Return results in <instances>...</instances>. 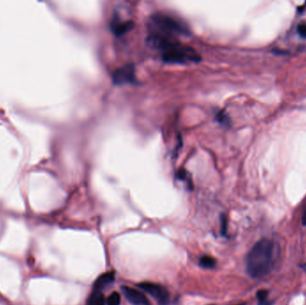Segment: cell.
I'll return each mask as SVG.
<instances>
[{
    "instance_id": "cell-12",
    "label": "cell",
    "mask_w": 306,
    "mask_h": 305,
    "mask_svg": "<svg viewBox=\"0 0 306 305\" xmlns=\"http://www.w3.org/2000/svg\"><path fill=\"white\" fill-rule=\"evenodd\" d=\"M120 303H121V296L117 292L112 293L106 301L107 305H120Z\"/></svg>"
},
{
    "instance_id": "cell-14",
    "label": "cell",
    "mask_w": 306,
    "mask_h": 305,
    "mask_svg": "<svg viewBox=\"0 0 306 305\" xmlns=\"http://www.w3.org/2000/svg\"><path fill=\"white\" fill-rule=\"evenodd\" d=\"M228 232V220L225 215L221 216V233L222 235H226Z\"/></svg>"
},
{
    "instance_id": "cell-2",
    "label": "cell",
    "mask_w": 306,
    "mask_h": 305,
    "mask_svg": "<svg viewBox=\"0 0 306 305\" xmlns=\"http://www.w3.org/2000/svg\"><path fill=\"white\" fill-rule=\"evenodd\" d=\"M148 43L160 53L163 61L169 64L196 63L200 55L193 48L177 41L176 38L150 34Z\"/></svg>"
},
{
    "instance_id": "cell-10",
    "label": "cell",
    "mask_w": 306,
    "mask_h": 305,
    "mask_svg": "<svg viewBox=\"0 0 306 305\" xmlns=\"http://www.w3.org/2000/svg\"><path fill=\"white\" fill-rule=\"evenodd\" d=\"M256 296L258 305H272V303L269 300V292L265 289L257 292Z\"/></svg>"
},
{
    "instance_id": "cell-1",
    "label": "cell",
    "mask_w": 306,
    "mask_h": 305,
    "mask_svg": "<svg viewBox=\"0 0 306 305\" xmlns=\"http://www.w3.org/2000/svg\"><path fill=\"white\" fill-rule=\"evenodd\" d=\"M279 256V245L271 239L263 238L257 242L246 257V270L252 278H262L274 269Z\"/></svg>"
},
{
    "instance_id": "cell-18",
    "label": "cell",
    "mask_w": 306,
    "mask_h": 305,
    "mask_svg": "<svg viewBox=\"0 0 306 305\" xmlns=\"http://www.w3.org/2000/svg\"><path fill=\"white\" fill-rule=\"evenodd\" d=\"M301 267L302 268H303V269H304V270H306V264L301 265Z\"/></svg>"
},
{
    "instance_id": "cell-5",
    "label": "cell",
    "mask_w": 306,
    "mask_h": 305,
    "mask_svg": "<svg viewBox=\"0 0 306 305\" xmlns=\"http://www.w3.org/2000/svg\"><path fill=\"white\" fill-rule=\"evenodd\" d=\"M135 81L136 77H135V67L131 64L118 68L113 74V81L118 85L134 83Z\"/></svg>"
},
{
    "instance_id": "cell-13",
    "label": "cell",
    "mask_w": 306,
    "mask_h": 305,
    "mask_svg": "<svg viewBox=\"0 0 306 305\" xmlns=\"http://www.w3.org/2000/svg\"><path fill=\"white\" fill-rule=\"evenodd\" d=\"M217 120L219 123H221V124H223V125H226V124H228L229 121H230V119H229V117L228 116L226 115L225 113L222 112L221 111L220 113H218L216 115Z\"/></svg>"
},
{
    "instance_id": "cell-19",
    "label": "cell",
    "mask_w": 306,
    "mask_h": 305,
    "mask_svg": "<svg viewBox=\"0 0 306 305\" xmlns=\"http://www.w3.org/2000/svg\"></svg>"
},
{
    "instance_id": "cell-3",
    "label": "cell",
    "mask_w": 306,
    "mask_h": 305,
    "mask_svg": "<svg viewBox=\"0 0 306 305\" xmlns=\"http://www.w3.org/2000/svg\"><path fill=\"white\" fill-rule=\"evenodd\" d=\"M150 34L176 38L188 34V28L179 20L167 14H153L149 24Z\"/></svg>"
},
{
    "instance_id": "cell-6",
    "label": "cell",
    "mask_w": 306,
    "mask_h": 305,
    "mask_svg": "<svg viewBox=\"0 0 306 305\" xmlns=\"http://www.w3.org/2000/svg\"><path fill=\"white\" fill-rule=\"evenodd\" d=\"M122 292L127 301L134 305H152L144 293L129 287H122Z\"/></svg>"
},
{
    "instance_id": "cell-7",
    "label": "cell",
    "mask_w": 306,
    "mask_h": 305,
    "mask_svg": "<svg viewBox=\"0 0 306 305\" xmlns=\"http://www.w3.org/2000/svg\"><path fill=\"white\" fill-rule=\"evenodd\" d=\"M134 28V22L133 21H126L119 18L117 15L114 16L110 22V29L113 33L117 36H122L126 34Z\"/></svg>"
},
{
    "instance_id": "cell-4",
    "label": "cell",
    "mask_w": 306,
    "mask_h": 305,
    "mask_svg": "<svg viewBox=\"0 0 306 305\" xmlns=\"http://www.w3.org/2000/svg\"><path fill=\"white\" fill-rule=\"evenodd\" d=\"M138 287L150 296H153L158 302V305H167L169 303V293L162 286L155 283L144 282L138 285Z\"/></svg>"
},
{
    "instance_id": "cell-16",
    "label": "cell",
    "mask_w": 306,
    "mask_h": 305,
    "mask_svg": "<svg viewBox=\"0 0 306 305\" xmlns=\"http://www.w3.org/2000/svg\"><path fill=\"white\" fill-rule=\"evenodd\" d=\"M297 32L302 38H306V23H300L297 26Z\"/></svg>"
},
{
    "instance_id": "cell-15",
    "label": "cell",
    "mask_w": 306,
    "mask_h": 305,
    "mask_svg": "<svg viewBox=\"0 0 306 305\" xmlns=\"http://www.w3.org/2000/svg\"><path fill=\"white\" fill-rule=\"evenodd\" d=\"M176 177L178 178L179 180H183V181H186L188 184H189L190 180H189V175L186 173V171L179 170L177 172V174H176ZM191 183V182H190Z\"/></svg>"
},
{
    "instance_id": "cell-9",
    "label": "cell",
    "mask_w": 306,
    "mask_h": 305,
    "mask_svg": "<svg viewBox=\"0 0 306 305\" xmlns=\"http://www.w3.org/2000/svg\"><path fill=\"white\" fill-rule=\"evenodd\" d=\"M87 305H106V301L102 292L99 290H94L92 292L88 299Z\"/></svg>"
},
{
    "instance_id": "cell-17",
    "label": "cell",
    "mask_w": 306,
    "mask_h": 305,
    "mask_svg": "<svg viewBox=\"0 0 306 305\" xmlns=\"http://www.w3.org/2000/svg\"><path fill=\"white\" fill-rule=\"evenodd\" d=\"M302 224L306 226V206L305 211L303 212V216H302Z\"/></svg>"
},
{
    "instance_id": "cell-8",
    "label": "cell",
    "mask_w": 306,
    "mask_h": 305,
    "mask_svg": "<svg viewBox=\"0 0 306 305\" xmlns=\"http://www.w3.org/2000/svg\"><path fill=\"white\" fill-rule=\"evenodd\" d=\"M115 280V272L110 271L100 275L94 283V290L101 291L105 287L112 285Z\"/></svg>"
},
{
    "instance_id": "cell-11",
    "label": "cell",
    "mask_w": 306,
    "mask_h": 305,
    "mask_svg": "<svg viewBox=\"0 0 306 305\" xmlns=\"http://www.w3.org/2000/svg\"><path fill=\"white\" fill-rule=\"evenodd\" d=\"M200 265L204 269H213L216 266V260L211 256L204 255L200 259Z\"/></svg>"
}]
</instances>
